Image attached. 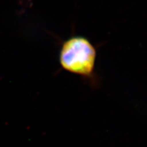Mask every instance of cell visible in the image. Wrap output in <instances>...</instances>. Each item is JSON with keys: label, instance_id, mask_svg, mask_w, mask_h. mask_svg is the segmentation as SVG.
Segmentation results:
<instances>
[{"label": "cell", "instance_id": "cell-1", "mask_svg": "<svg viewBox=\"0 0 147 147\" xmlns=\"http://www.w3.org/2000/svg\"><path fill=\"white\" fill-rule=\"evenodd\" d=\"M97 50L83 36H73L63 43L59 63L63 69L81 77L93 87H98L99 79L95 72Z\"/></svg>", "mask_w": 147, "mask_h": 147}]
</instances>
